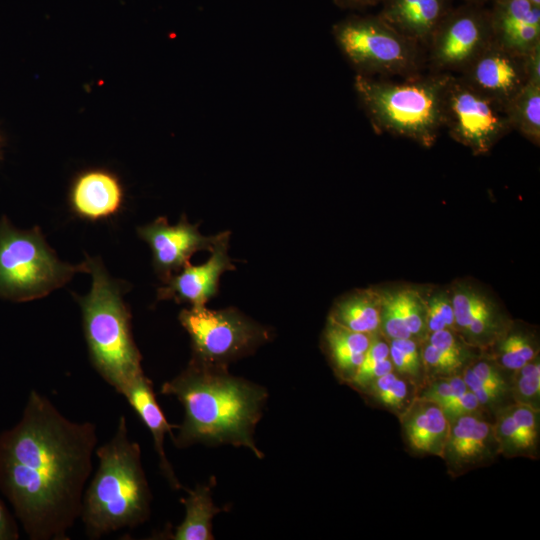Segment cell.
<instances>
[{
  "label": "cell",
  "mask_w": 540,
  "mask_h": 540,
  "mask_svg": "<svg viewBox=\"0 0 540 540\" xmlns=\"http://www.w3.org/2000/svg\"><path fill=\"white\" fill-rule=\"evenodd\" d=\"M471 370L485 385L503 396L508 392V383L495 365L487 361H479L471 367Z\"/></svg>",
  "instance_id": "obj_37"
},
{
  "label": "cell",
  "mask_w": 540,
  "mask_h": 540,
  "mask_svg": "<svg viewBox=\"0 0 540 540\" xmlns=\"http://www.w3.org/2000/svg\"><path fill=\"white\" fill-rule=\"evenodd\" d=\"M443 127L475 153L489 151L511 130L506 105L451 74L443 96Z\"/></svg>",
  "instance_id": "obj_9"
},
{
  "label": "cell",
  "mask_w": 540,
  "mask_h": 540,
  "mask_svg": "<svg viewBox=\"0 0 540 540\" xmlns=\"http://www.w3.org/2000/svg\"><path fill=\"white\" fill-rule=\"evenodd\" d=\"M389 357L394 369L401 374H406L412 379H419L422 365L415 363L411 358L402 353L399 349L389 344Z\"/></svg>",
  "instance_id": "obj_39"
},
{
  "label": "cell",
  "mask_w": 540,
  "mask_h": 540,
  "mask_svg": "<svg viewBox=\"0 0 540 540\" xmlns=\"http://www.w3.org/2000/svg\"><path fill=\"white\" fill-rule=\"evenodd\" d=\"M403 426L414 451L442 457L450 422L439 406L418 399L406 412Z\"/></svg>",
  "instance_id": "obj_19"
},
{
  "label": "cell",
  "mask_w": 540,
  "mask_h": 540,
  "mask_svg": "<svg viewBox=\"0 0 540 540\" xmlns=\"http://www.w3.org/2000/svg\"><path fill=\"white\" fill-rule=\"evenodd\" d=\"M425 310L426 330H428L429 333L447 328L441 315L429 301L425 303Z\"/></svg>",
  "instance_id": "obj_43"
},
{
  "label": "cell",
  "mask_w": 540,
  "mask_h": 540,
  "mask_svg": "<svg viewBox=\"0 0 540 540\" xmlns=\"http://www.w3.org/2000/svg\"><path fill=\"white\" fill-rule=\"evenodd\" d=\"M467 388L478 399L482 406L496 405L504 397L499 392L485 385L471 370L467 369L463 374Z\"/></svg>",
  "instance_id": "obj_38"
},
{
  "label": "cell",
  "mask_w": 540,
  "mask_h": 540,
  "mask_svg": "<svg viewBox=\"0 0 540 540\" xmlns=\"http://www.w3.org/2000/svg\"><path fill=\"white\" fill-rule=\"evenodd\" d=\"M489 13L496 43L518 54L540 44V6L530 0H494Z\"/></svg>",
  "instance_id": "obj_14"
},
{
  "label": "cell",
  "mask_w": 540,
  "mask_h": 540,
  "mask_svg": "<svg viewBox=\"0 0 540 540\" xmlns=\"http://www.w3.org/2000/svg\"><path fill=\"white\" fill-rule=\"evenodd\" d=\"M492 41L489 8L463 3L442 20L429 48L437 73L461 72Z\"/></svg>",
  "instance_id": "obj_10"
},
{
  "label": "cell",
  "mask_w": 540,
  "mask_h": 540,
  "mask_svg": "<svg viewBox=\"0 0 540 540\" xmlns=\"http://www.w3.org/2000/svg\"><path fill=\"white\" fill-rule=\"evenodd\" d=\"M380 329L391 339L412 338L397 305L394 292L379 294Z\"/></svg>",
  "instance_id": "obj_28"
},
{
  "label": "cell",
  "mask_w": 540,
  "mask_h": 540,
  "mask_svg": "<svg viewBox=\"0 0 540 540\" xmlns=\"http://www.w3.org/2000/svg\"><path fill=\"white\" fill-rule=\"evenodd\" d=\"M523 55L492 40L460 72V77L479 92L506 105L529 82Z\"/></svg>",
  "instance_id": "obj_12"
},
{
  "label": "cell",
  "mask_w": 540,
  "mask_h": 540,
  "mask_svg": "<svg viewBox=\"0 0 540 540\" xmlns=\"http://www.w3.org/2000/svg\"><path fill=\"white\" fill-rule=\"evenodd\" d=\"M18 538L17 524L0 499V540H16Z\"/></svg>",
  "instance_id": "obj_41"
},
{
  "label": "cell",
  "mask_w": 540,
  "mask_h": 540,
  "mask_svg": "<svg viewBox=\"0 0 540 540\" xmlns=\"http://www.w3.org/2000/svg\"><path fill=\"white\" fill-rule=\"evenodd\" d=\"M461 1L466 4L485 6L488 3H492L494 0H461Z\"/></svg>",
  "instance_id": "obj_45"
},
{
  "label": "cell",
  "mask_w": 540,
  "mask_h": 540,
  "mask_svg": "<svg viewBox=\"0 0 540 540\" xmlns=\"http://www.w3.org/2000/svg\"><path fill=\"white\" fill-rule=\"evenodd\" d=\"M0 153H1V138H0Z\"/></svg>",
  "instance_id": "obj_47"
},
{
  "label": "cell",
  "mask_w": 540,
  "mask_h": 540,
  "mask_svg": "<svg viewBox=\"0 0 540 540\" xmlns=\"http://www.w3.org/2000/svg\"><path fill=\"white\" fill-rule=\"evenodd\" d=\"M517 376L514 381V396L517 403L534 405L540 394V366L539 361L533 360L515 371Z\"/></svg>",
  "instance_id": "obj_30"
},
{
  "label": "cell",
  "mask_w": 540,
  "mask_h": 540,
  "mask_svg": "<svg viewBox=\"0 0 540 540\" xmlns=\"http://www.w3.org/2000/svg\"><path fill=\"white\" fill-rule=\"evenodd\" d=\"M178 318L191 339L192 357L209 364L228 367L271 338L269 329L231 308L190 307Z\"/></svg>",
  "instance_id": "obj_8"
},
{
  "label": "cell",
  "mask_w": 540,
  "mask_h": 540,
  "mask_svg": "<svg viewBox=\"0 0 540 540\" xmlns=\"http://www.w3.org/2000/svg\"><path fill=\"white\" fill-rule=\"evenodd\" d=\"M439 312L448 329L456 330L451 299L444 293H438L428 300Z\"/></svg>",
  "instance_id": "obj_40"
},
{
  "label": "cell",
  "mask_w": 540,
  "mask_h": 540,
  "mask_svg": "<svg viewBox=\"0 0 540 540\" xmlns=\"http://www.w3.org/2000/svg\"><path fill=\"white\" fill-rule=\"evenodd\" d=\"M511 129L534 144L540 141V84L528 82L507 104Z\"/></svg>",
  "instance_id": "obj_23"
},
{
  "label": "cell",
  "mask_w": 540,
  "mask_h": 540,
  "mask_svg": "<svg viewBox=\"0 0 540 540\" xmlns=\"http://www.w3.org/2000/svg\"><path fill=\"white\" fill-rule=\"evenodd\" d=\"M523 57L528 81L540 84V44L526 52Z\"/></svg>",
  "instance_id": "obj_42"
},
{
  "label": "cell",
  "mask_w": 540,
  "mask_h": 540,
  "mask_svg": "<svg viewBox=\"0 0 540 540\" xmlns=\"http://www.w3.org/2000/svg\"><path fill=\"white\" fill-rule=\"evenodd\" d=\"M429 343L439 350L457 356L464 361L469 357L468 349L464 343L450 329L446 328L429 333Z\"/></svg>",
  "instance_id": "obj_36"
},
{
  "label": "cell",
  "mask_w": 540,
  "mask_h": 540,
  "mask_svg": "<svg viewBox=\"0 0 540 540\" xmlns=\"http://www.w3.org/2000/svg\"><path fill=\"white\" fill-rule=\"evenodd\" d=\"M531 2H533L534 4L540 6V0H530Z\"/></svg>",
  "instance_id": "obj_46"
},
{
  "label": "cell",
  "mask_w": 540,
  "mask_h": 540,
  "mask_svg": "<svg viewBox=\"0 0 540 540\" xmlns=\"http://www.w3.org/2000/svg\"><path fill=\"white\" fill-rule=\"evenodd\" d=\"M215 479L186 490L187 496L180 501L185 507L183 521L167 537L173 540H213L212 521L222 511L212 498Z\"/></svg>",
  "instance_id": "obj_20"
},
{
  "label": "cell",
  "mask_w": 540,
  "mask_h": 540,
  "mask_svg": "<svg viewBox=\"0 0 540 540\" xmlns=\"http://www.w3.org/2000/svg\"><path fill=\"white\" fill-rule=\"evenodd\" d=\"M394 294L400 314L412 336L423 335L426 330L424 301L411 289L399 290Z\"/></svg>",
  "instance_id": "obj_26"
},
{
  "label": "cell",
  "mask_w": 540,
  "mask_h": 540,
  "mask_svg": "<svg viewBox=\"0 0 540 540\" xmlns=\"http://www.w3.org/2000/svg\"><path fill=\"white\" fill-rule=\"evenodd\" d=\"M483 298V295L470 286H458L455 288L451 302L456 327L463 332L466 330Z\"/></svg>",
  "instance_id": "obj_31"
},
{
  "label": "cell",
  "mask_w": 540,
  "mask_h": 540,
  "mask_svg": "<svg viewBox=\"0 0 540 540\" xmlns=\"http://www.w3.org/2000/svg\"><path fill=\"white\" fill-rule=\"evenodd\" d=\"M482 407L475 395L468 390L440 408L450 422L462 416H477Z\"/></svg>",
  "instance_id": "obj_35"
},
{
  "label": "cell",
  "mask_w": 540,
  "mask_h": 540,
  "mask_svg": "<svg viewBox=\"0 0 540 540\" xmlns=\"http://www.w3.org/2000/svg\"><path fill=\"white\" fill-rule=\"evenodd\" d=\"M95 453L98 467L84 491L80 514L91 539L143 524L152 500L141 448L130 440L125 416H120L111 439Z\"/></svg>",
  "instance_id": "obj_3"
},
{
  "label": "cell",
  "mask_w": 540,
  "mask_h": 540,
  "mask_svg": "<svg viewBox=\"0 0 540 540\" xmlns=\"http://www.w3.org/2000/svg\"><path fill=\"white\" fill-rule=\"evenodd\" d=\"M372 335L347 329L328 319L325 344L335 372L346 383L361 365Z\"/></svg>",
  "instance_id": "obj_21"
},
{
  "label": "cell",
  "mask_w": 540,
  "mask_h": 540,
  "mask_svg": "<svg viewBox=\"0 0 540 540\" xmlns=\"http://www.w3.org/2000/svg\"><path fill=\"white\" fill-rule=\"evenodd\" d=\"M160 392L174 396L184 408L183 421L172 437L177 448L231 445L264 457L254 438L268 398L263 386L230 374L227 366L192 357Z\"/></svg>",
  "instance_id": "obj_2"
},
{
  "label": "cell",
  "mask_w": 540,
  "mask_h": 540,
  "mask_svg": "<svg viewBox=\"0 0 540 540\" xmlns=\"http://www.w3.org/2000/svg\"><path fill=\"white\" fill-rule=\"evenodd\" d=\"M519 436L520 453H529L536 448L539 435L538 414L535 407L516 403L510 407Z\"/></svg>",
  "instance_id": "obj_27"
},
{
  "label": "cell",
  "mask_w": 540,
  "mask_h": 540,
  "mask_svg": "<svg viewBox=\"0 0 540 540\" xmlns=\"http://www.w3.org/2000/svg\"><path fill=\"white\" fill-rule=\"evenodd\" d=\"M499 450L494 426L475 415L450 421L444 452L448 464L465 467L481 463Z\"/></svg>",
  "instance_id": "obj_17"
},
{
  "label": "cell",
  "mask_w": 540,
  "mask_h": 540,
  "mask_svg": "<svg viewBox=\"0 0 540 540\" xmlns=\"http://www.w3.org/2000/svg\"><path fill=\"white\" fill-rule=\"evenodd\" d=\"M422 363L431 374L449 377L463 367L465 361L457 356L448 354L428 343L423 349Z\"/></svg>",
  "instance_id": "obj_32"
},
{
  "label": "cell",
  "mask_w": 540,
  "mask_h": 540,
  "mask_svg": "<svg viewBox=\"0 0 540 540\" xmlns=\"http://www.w3.org/2000/svg\"><path fill=\"white\" fill-rule=\"evenodd\" d=\"M497 329L496 313L484 297L464 331L471 339L480 340L491 336Z\"/></svg>",
  "instance_id": "obj_33"
},
{
  "label": "cell",
  "mask_w": 540,
  "mask_h": 540,
  "mask_svg": "<svg viewBox=\"0 0 540 540\" xmlns=\"http://www.w3.org/2000/svg\"><path fill=\"white\" fill-rule=\"evenodd\" d=\"M229 239V231L218 233L209 259L200 265L185 264L158 289L157 299H172L177 303H188L191 307L206 306L218 292L221 275L235 269L228 255Z\"/></svg>",
  "instance_id": "obj_13"
},
{
  "label": "cell",
  "mask_w": 540,
  "mask_h": 540,
  "mask_svg": "<svg viewBox=\"0 0 540 540\" xmlns=\"http://www.w3.org/2000/svg\"><path fill=\"white\" fill-rule=\"evenodd\" d=\"M498 354L503 367L517 371L535 359L536 349L527 335L512 332L501 341Z\"/></svg>",
  "instance_id": "obj_25"
},
{
  "label": "cell",
  "mask_w": 540,
  "mask_h": 540,
  "mask_svg": "<svg viewBox=\"0 0 540 540\" xmlns=\"http://www.w3.org/2000/svg\"><path fill=\"white\" fill-rule=\"evenodd\" d=\"M123 187L116 175L104 169H90L79 174L70 190V204L75 214L97 221L116 214L123 203Z\"/></svg>",
  "instance_id": "obj_16"
},
{
  "label": "cell",
  "mask_w": 540,
  "mask_h": 540,
  "mask_svg": "<svg viewBox=\"0 0 540 540\" xmlns=\"http://www.w3.org/2000/svg\"><path fill=\"white\" fill-rule=\"evenodd\" d=\"M139 416L153 437L155 451L159 459V467L172 489H184L175 475L171 463L167 459L164 440L165 435L173 436V429L178 425L170 424L162 412L153 390L152 382L143 374L130 383L121 393Z\"/></svg>",
  "instance_id": "obj_18"
},
{
  "label": "cell",
  "mask_w": 540,
  "mask_h": 540,
  "mask_svg": "<svg viewBox=\"0 0 540 540\" xmlns=\"http://www.w3.org/2000/svg\"><path fill=\"white\" fill-rule=\"evenodd\" d=\"M92 276L86 296H76L82 311L83 331L90 361L98 374L121 394L144 374L142 356L133 339L131 314L121 286L97 258L85 261Z\"/></svg>",
  "instance_id": "obj_4"
},
{
  "label": "cell",
  "mask_w": 540,
  "mask_h": 540,
  "mask_svg": "<svg viewBox=\"0 0 540 540\" xmlns=\"http://www.w3.org/2000/svg\"><path fill=\"white\" fill-rule=\"evenodd\" d=\"M450 74H414L403 80L357 74L354 88L378 132L430 147L443 128V96Z\"/></svg>",
  "instance_id": "obj_5"
},
{
  "label": "cell",
  "mask_w": 540,
  "mask_h": 540,
  "mask_svg": "<svg viewBox=\"0 0 540 540\" xmlns=\"http://www.w3.org/2000/svg\"><path fill=\"white\" fill-rule=\"evenodd\" d=\"M494 431L499 451L520 453L519 437L510 408L500 413Z\"/></svg>",
  "instance_id": "obj_34"
},
{
  "label": "cell",
  "mask_w": 540,
  "mask_h": 540,
  "mask_svg": "<svg viewBox=\"0 0 540 540\" xmlns=\"http://www.w3.org/2000/svg\"><path fill=\"white\" fill-rule=\"evenodd\" d=\"M334 4L342 9H363L366 7L375 6L382 0H333Z\"/></svg>",
  "instance_id": "obj_44"
},
{
  "label": "cell",
  "mask_w": 540,
  "mask_h": 540,
  "mask_svg": "<svg viewBox=\"0 0 540 540\" xmlns=\"http://www.w3.org/2000/svg\"><path fill=\"white\" fill-rule=\"evenodd\" d=\"M378 13L386 23L417 45H428L453 8L452 0H382Z\"/></svg>",
  "instance_id": "obj_15"
},
{
  "label": "cell",
  "mask_w": 540,
  "mask_h": 540,
  "mask_svg": "<svg viewBox=\"0 0 540 540\" xmlns=\"http://www.w3.org/2000/svg\"><path fill=\"white\" fill-rule=\"evenodd\" d=\"M97 441L94 423L68 419L35 390L20 421L0 434V490L30 539H69Z\"/></svg>",
  "instance_id": "obj_1"
},
{
  "label": "cell",
  "mask_w": 540,
  "mask_h": 540,
  "mask_svg": "<svg viewBox=\"0 0 540 540\" xmlns=\"http://www.w3.org/2000/svg\"><path fill=\"white\" fill-rule=\"evenodd\" d=\"M468 390L463 377L459 375L440 377L430 382L423 389L418 399L426 400L442 407Z\"/></svg>",
  "instance_id": "obj_29"
},
{
  "label": "cell",
  "mask_w": 540,
  "mask_h": 540,
  "mask_svg": "<svg viewBox=\"0 0 540 540\" xmlns=\"http://www.w3.org/2000/svg\"><path fill=\"white\" fill-rule=\"evenodd\" d=\"M138 234L150 246L154 269L163 282L179 272L195 252L210 251L217 238V234L202 235L198 224L189 223L184 215L175 225L159 217L140 227Z\"/></svg>",
  "instance_id": "obj_11"
},
{
  "label": "cell",
  "mask_w": 540,
  "mask_h": 540,
  "mask_svg": "<svg viewBox=\"0 0 540 540\" xmlns=\"http://www.w3.org/2000/svg\"><path fill=\"white\" fill-rule=\"evenodd\" d=\"M87 273L85 262L60 261L41 230L15 228L6 216L0 220V297L14 302L42 298L66 284L75 273Z\"/></svg>",
  "instance_id": "obj_6"
},
{
  "label": "cell",
  "mask_w": 540,
  "mask_h": 540,
  "mask_svg": "<svg viewBox=\"0 0 540 540\" xmlns=\"http://www.w3.org/2000/svg\"><path fill=\"white\" fill-rule=\"evenodd\" d=\"M363 391L387 408L401 410L409 394L407 382L394 371L372 381Z\"/></svg>",
  "instance_id": "obj_24"
},
{
  "label": "cell",
  "mask_w": 540,
  "mask_h": 540,
  "mask_svg": "<svg viewBox=\"0 0 540 540\" xmlns=\"http://www.w3.org/2000/svg\"><path fill=\"white\" fill-rule=\"evenodd\" d=\"M342 53L357 74L390 78L417 74L420 46L379 15H350L332 28Z\"/></svg>",
  "instance_id": "obj_7"
},
{
  "label": "cell",
  "mask_w": 540,
  "mask_h": 540,
  "mask_svg": "<svg viewBox=\"0 0 540 540\" xmlns=\"http://www.w3.org/2000/svg\"><path fill=\"white\" fill-rule=\"evenodd\" d=\"M329 320L352 331L369 335L380 329L379 294L372 290H359L335 303Z\"/></svg>",
  "instance_id": "obj_22"
}]
</instances>
